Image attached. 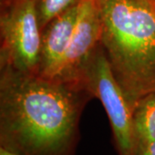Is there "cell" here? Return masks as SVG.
Wrapping results in <instances>:
<instances>
[{
	"label": "cell",
	"instance_id": "9",
	"mask_svg": "<svg viewBox=\"0 0 155 155\" xmlns=\"http://www.w3.org/2000/svg\"><path fill=\"white\" fill-rule=\"evenodd\" d=\"M137 155H155V140L150 142L138 152Z\"/></svg>",
	"mask_w": 155,
	"mask_h": 155
},
{
	"label": "cell",
	"instance_id": "1",
	"mask_svg": "<svg viewBox=\"0 0 155 155\" xmlns=\"http://www.w3.org/2000/svg\"><path fill=\"white\" fill-rule=\"evenodd\" d=\"M89 97L76 84L0 68V147L17 155H74Z\"/></svg>",
	"mask_w": 155,
	"mask_h": 155
},
{
	"label": "cell",
	"instance_id": "6",
	"mask_svg": "<svg viewBox=\"0 0 155 155\" xmlns=\"http://www.w3.org/2000/svg\"><path fill=\"white\" fill-rule=\"evenodd\" d=\"M78 11V1L42 28L39 75L54 78L59 73L72 40Z\"/></svg>",
	"mask_w": 155,
	"mask_h": 155
},
{
	"label": "cell",
	"instance_id": "8",
	"mask_svg": "<svg viewBox=\"0 0 155 155\" xmlns=\"http://www.w3.org/2000/svg\"><path fill=\"white\" fill-rule=\"evenodd\" d=\"M78 0H35L41 30L61 13L75 5Z\"/></svg>",
	"mask_w": 155,
	"mask_h": 155
},
{
	"label": "cell",
	"instance_id": "10",
	"mask_svg": "<svg viewBox=\"0 0 155 155\" xmlns=\"http://www.w3.org/2000/svg\"><path fill=\"white\" fill-rule=\"evenodd\" d=\"M0 155H17L16 153H12V152H10V151H8L5 148H4V147H0Z\"/></svg>",
	"mask_w": 155,
	"mask_h": 155
},
{
	"label": "cell",
	"instance_id": "7",
	"mask_svg": "<svg viewBox=\"0 0 155 155\" xmlns=\"http://www.w3.org/2000/svg\"><path fill=\"white\" fill-rule=\"evenodd\" d=\"M134 134L137 153L155 140V92L139 100L133 110Z\"/></svg>",
	"mask_w": 155,
	"mask_h": 155
},
{
	"label": "cell",
	"instance_id": "3",
	"mask_svg": "<svg viewBox=\"0 0 155 155\" xmlns=\"http://www.w3.org/2000/svg\"><path fill=\"white\" fill-rule=\"evenodd\" d=\"M0 42V68L39 74L41 30L35 0L2 1Z\"/></svg>",
	"mask_w": 155,
	"mask_h": 155
},
{
	"label": "cell",
	"instance_id": "5",
	"mask_svg": "<svg viewBox=\"0 0 155 155\" xmlns=\"http://www.w3.org/2000/svg\"><path fill=\"white\" fill-rule=\"evenodd\" d=\"M100 38L101 18L96 0H78L77 21L72 40L59 73L54 78L79 85V78L100 45Z\"/></svg>",
	"mask_w": 155,
	"mask_h": 155
},
{
	"label": "cell",
	"instance_id": "11",
	"mask_svg": "<svg viewBox=\"0 0 155 155\" xmlns=\"http://www.w3.org/2000/svg\"><path fill=\"white\" fill-rule=\"evenodd\" d=\"M146 1H147V2H150V3H152V4L155 5V0H146Z\"/></svg>",
	"mask_w": 155,
	"mask_h": 155
},
{
	"label": "cell",
	"instance_id": "4",
	"mask_svg": "<svg viewBox=\"0 0 155 155\" xmlns=\"http://www.w3.org/2000/svg\"><path fill=\"white\" fill-rule=\"evenodd\" d=\"M78 84L102 103L110 119L118 155H137L133 108L111 71L101 45L84 68Z\"/></svg>",
	"mask_w": 155,
	"mask_h": 155
},
{
	"label": "cell",
	"instance_id": "2",
	"mask_svg": "<svg viewBox=\"0 0 155 155\" xmlns=\"http://www.w3.org/2000/svg\"><path fill=\"white\" fill-rule=\"evenodd\" d=\"M100 45L132 108L155 92V5L146 0H96Z\"/></svg>",
	"mask_w": 155,
	"mask_h": 155
},
{
	"label": "cell",
	"instance_id": "12",
	"mask_svg": "<svg viewBox=\"0 0 155 155\" xmlns=\"http://www.w3.org/2000/svg\"><path fill=\"white\" fill-rule=\"evenodd\" d=\"M2 1H3V0H2Z\"/></svg>",
	"mask_w": 155,
	"mask_h": 155
}]
</instances>
